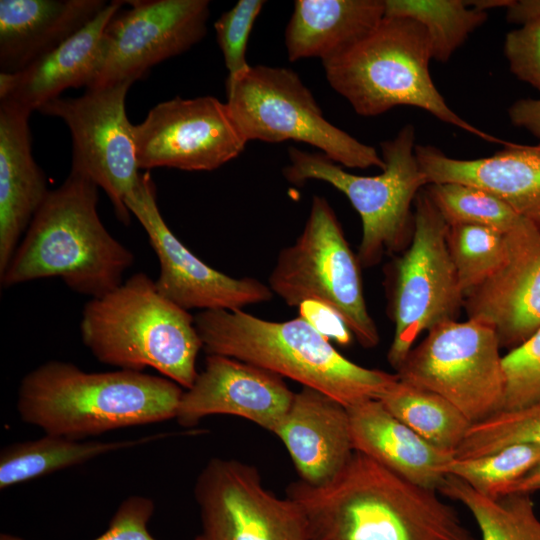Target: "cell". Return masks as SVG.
<instances>
[{
    "mask_svg": "<svg viewBox=\"0 0 540 540\" xmlns=\"http://www.w3.org/2000/svg\"><path fill=\"white\" fill-rule=\"evenodd\" d=\"M504 267L464 299L467 317L492 327L501 348H516L540 328V231L526 222L506 235Z\"/></svg>",
    "mask_w": 540,
    "mask_h": 540,
    "instance_id": "obj_18",
    "label": "cell"
},
{
    "mask_svg": "<svg viewBox=\"0 0 540 540\" xmlns=\"http://www.w3.org/2000/svg\"><path fill=\"white\" fill-rule=\"evenodd\" d=\"M98 188L71 170L50 190L0 276L2 286L56 277L91 299L124 282L135 258L103 225L97 212Z\"/></svg>",
    "mask_w": 540,
    "mask_h": 540,
    "instance_id": "obj_3",
    "label": "cell"
},
{
    "mask_svg": "<svg viewBox=\"0 0 540 540\" xmlns=\"http://www.w3.org/2000/svg\"><path fill=\"white\" fill-rule=\"evenodd\" d=\"M414 205L410 243L391 270L394 336L387 359L395 370L423 332L457 320L464 304L448 249V224L426 188L418 193Z\"/></svg>",
    "mask_w": 540,
    "mask_h": 540,
    "instance_id": "obj_10",
    "label": "cell"
},
{
    "mask_svg": "<svg viewBox=\"0 0 540 540\" xmlns=\"http://www.w3.org/2000/svg\"><path fill=\"white\" fill-rule=\"evenodd\" d=\"M505 393L501 410L540 402V328L502 357Z\"/></svg>",
    "mask_w": 540,
    "mask_h": 540,
    "instance_id": "obj_34",
    "label": "cell"
},
{
    "mask_svg": "<svg viewBox=\"0 0 540 540\" xmlns=\"http://www.w3.org/2000/svg\"><path fill=\"white\" fill-rule=\"evenodd\" d=\"M285 445L301 481L319 486L337 476L354 451L347 407L302 386L274 431Z\"/></svg>",
    "mask_w": 540,
    "mask_h": 540,
    "instance_id": "obj_20",
    "label": "cell"
},
{
    "mask_svg": "<svg viewBox=\"0 0 540 540\" xmlns=\"http://www.w3.org/2000/svg\"><path fill=\"white\" fill-rule=\"evenodd\" d=\"M512 2L513 0H468L470 6L485 12L493 8H507L512 4Z\"/></svg>",
    "mask_w": 540,
    "mask_h": 540,
    "instance_id": "obj_42",
    "label": "cell"
},
{
    "mask_svg": "<svg viewBox=\"0 0 540 540\" xmlns=\"http://www.w3.org/2000/svg\"><path fill=\"white\" fill-rule=\"evenodd\" d=\"M385 16L419 22L427 31L432 58L447 62L488 18L466 0H384Z\"/></svg>",
    "mask_w": 540,
    "mask_h": 540,
    "instance_id": "obj_29",
    "label": "cell"
},
{
    "mask_svg": "<svg viewBox=\"0 0 540 540\" xmlns=\"http://www.w3.org/2000/svg\"><path fill=\"white\" fill-rule=\"evenodd\" d=\"M194 496L201 519L194 540H310L301 506L265 488L250 464L210 459L196 479Z\"/></svg>",
    "mask_w": 540,
    "mask_h": 540,
    "instance_id": "obj_13",
    "label": "cell"
},
{
    "mask_svg": "<svg viewBox=\"0 0 540 540\" xmlns=\"http://www.w3.org/2000/svg\"><path fill=\"white\" fill-rule=\"evenodd\" d=\"M539 462V445L514 444L487 455L454 458L448 466V475L463 480L487 497L496 498L504 495Z\"/></svg>",
    "mask_w": 540,
    "mask_h": 540,
    "instance_id": "obj_32",
    "label": "cell"
},
{
    "mask_svg": "<svg viewBox=\"0 0 540 540\" xmlns=\"http://www.w3.org/2000/svg\"><path fill=\"white\" fill-rule=\"evenodd\" d=\"M125 1H112L62 44L14 73H0V102L38 110L69 88H89L98 73L106 25Z\"/></svg>",
    "mask_w": 540,
    "mask_h": 540,
    "instance_id": "obj_21",
    "label": "cell"
},
{
    "mask_svg": "<svg viewBox=\"0 0 540 540\" xmlns=\"http://www.w3.org/2000/svg\"><path fill=\"white\" fill-rule=\"evenodd\" d=\"M125 205L144 228L160 264L155 281L161 295L184 310H242L268 302L270 287L252 277L234 278L207 265L173 234L157 205L156 187L143 173Z\"/></svg>",
    "mask_w": 540,
    "mask_h": 540,
    "instance_id": "obj_16",
    "label": "cell"
},
{
    "mask_svg": "<svg viewBox=\"0 0 540 540\" xmlns=\"http://www.w3.org/2000/svg\"><path fill=\"white\" fill-rule=\"evenodd\" d=\"M506 19L518 25L540 19V0H513L506 8Z\"/></svg>",
    "mask_w": 540,
    "mask_h": 540,
    "instance_id": "obj_40",
    "label": "cell"
},
{
    "mask_svg": "<svg viewBox=\"0 0 540 540\" xmlns=\"http://www.w3.org/2000/svg\"><path fill=\"white\" fill-rule=\"evenodd\" d=\"M438 491L414 484L354 452L329 482L292 483L310 540H476Z\"/></svg>",
    "mask_w": 540,
    "mask_h": 540,
    "instance_id": "obj_1",
    "label": "cell"
},
{
    "mask_svg": "<svg viewBox=\"0 0 540 540\" xmlns=\"http://www.w3.org/2000/svg\"><path fill=\"white\" fill-rule=\"evenodd\" d=\"M415 155L429 184L462 183L494 194L540 231V143L510 142L477 159H456L431 145H416Z\"/></svg>",
    "mask_w": 540,
    "mask_h": 540,
    "instance_id": "obj_19",
    "label": "cell"
},
{
    "mask_svg": "<svg viewBox=\"0 0 540 540\" xmlns=\"http://www.w3.org/2000/svg\"><path fill=\"white\" fill-rule=\"evenodd\" d=\"M194 321L207 355L265 368L319 390L347 408L378 400L398 380L396 373L366 368L347 359L301 317L274 322L243 310H206Z\"/></svg>",
    "mask_w": 540,
    "mask_h": 540,
    "instance_id": "obj_4",
    "label": "cell"
},
{
    "mask_svg": "<svg viewBox=\"0 0 540 540\" xmlns=\"http://www.w3.org/2000/svg\"><path fill=\"white\" fill-rule=\"evenodd\" d=\"M183 391L164 376L124 369L86 372L50 360L22 378L16 407L24 423L45 434L80 440L173 419Z\"/></svg>",
    "mask_w": 540,
    "mask_h": 540,
    "instance_id": "obj_2",
    "label": "cell"
},
{
    "mask_svg": "<svg viewBox=\"0 0 540 540\" xmlns=\"http://www.w3.org/2000/svg\"><path fill=\"white\" fill-rule=\"evenodd\" d=\"M106 5L103 0H1V73L20 71L47 54Z\"/></svg>",
    "mask_w": 540,
    "mask_h": 540,
    "instance_id": "obj_24",
    "label": "cell"
},
{
    "mask_svg": "<svg viewBox=\"0 0 540 540\" xmlns=\"http://www.w3.org/2000/svg\"><path fill=\"white\" fill-rule=\"evenodd\" d=\"M384 16V0H296L284 35L288 58L334 59Z\"/></svg>",
    "mask_w": 540,
    "mask_h": 540,
    "instance_id": "obj_25",
    "label": "cell"
},
{
    "mask_svg": "<svg viewBox=\"0 0 540 540\" xmlns=\"http://www.w3.org/2000/svg\"><path fill=\"white\" fill-rule=\"evenodd\" d=\"M30 114L0 102V276L50 192L32 155Z\"/></svg>",
    "mask_w": 540,
    "mask_h": 540,
    "instance_id": "obj_22",
    "label": "cell"
},
{
    "mask_svg": "<svg viewBox=\"0 0 540 540\" xmlns=\"http://www.w3.org/2000/svg\"><path fill=\"white\" fill-rule=\"evenodd\" d=\"M447 244L464 299L497 274L509 259L507 236L484 226L448 225Z\"/></svg>",
    "mask_w": 540,
    "mask_h": 540,
    "instance_id": "obj_30",
    "label": "cell"
},
{
    "mask_svg": "<svg viewBox=\"0 0 540 540\" xmlns=\"http://www.w3.org/2000/svg\"><path fill=\"white\" fill-rule=\"evenodd\" d=\"M498 337L476 320H449L429 331L395 370L400 381L433 392L473 424L502 408L505 374Z\"/></svg>",
    "mask_w": 540,
    "mask_h": 540,
    "instance_id": "obj_11",
    "label": "cell"
},
{
    "mask_svg": "<svg viewBox=\"0 0 540 540\" xmlns=\"http://www.w3.org/2000/svg\"><path fill=\"white\" fill-rule=\"evenodd\" d=\"M294 394L284 378L270 370L210 354L193 385L183 391L175 419L193 427L210 415H233L274 433Z\"/></svg>",
    "mask_w": 540,
    "mask_h": 540,
    "instance_id": "obj_17",
    "label": "cell"
},
{
    "mask_svg": "<svg viewBox=\"0 0 540 540\" xmlns=\"http://www.w3.org/2000/svg\"><path fill=\"white\" fill-rule=\"evenodd\" d=\"M426 191L448 225H479L508 235L527 222L500 198L472 185L429 184Z\"/></svg>",
    "mask_w": 540,
    "mask_h": 540,
    "instance_id": "obj_31",
    "label": "cell"
},
{
    "mask_svg": "<svg viewBox=\"0 0 540 540\" xmlns=\"http://www.w3.org/2000/svg\"><path fill=\"white\" fill-rule=\"evenodd\" d=\"M268 286L288 306L308 301L328 306L364 348L379 343L363 294L360 262L326 198L313 196L303 231L279 252Z\"/></svg>",
    "mask_w": 540,
    "mask_h": 540,
    "instance_id": "obj_9",
    "label": "cell"
},
{
    "mask_svg": "<svg viewBox=\"0 0 540 540\" xmlns=\"http://www.w3.org/2000/svg\"><path fill=\"white\" fill-rule=\"evenodd\" d=\"M133 82L87 88L78 97H58L39 111L62 119L73 144L72 171L80 173L109 197L117 218L130 222L126 198L140 181L133 124L125 108Z\"/></svg>",
    "mask_w": 540,
    "mask_h": 540,
    "instance_id": "obj_12",
    "label": "cell"
},
{
    "mask_svg": "<svg viewBox=\"0 0 540 540\" xmlns=\"http://www.w3.org/2000/svg\"><path fill=\"white\" fill-rule=\"evenodd\" d=\"M264 4L263 0H239L215 22L217 42L228 71L227 78L237 77L250 68L246 59L248 40Z\"/></svg>",
    "mask_w": 540,
    "mask_h": 540,
    "instance_id": "obj_35",
    "label": "cell"
},
{
    "mask_svg": "<svg viewBox=\"0 0 540 540\" xmlns=\"http://www.w3.org/2000/svg\"><path fill=\"white\" fill-rule=\"evenodd\" d=\"M80 334L98 361L119 369L152 368L185 390L198 375L203 345L194 317L161 295L144 273L91 298L82 311Z\"/></svg>",
    "mask_w": 540,
    "mask_h": 540,
    "instance_id": "obj_5",
    "label": "cell"
},
{
    "mask_svg": "<svg viewBox=\"0 0 540 540\" xmlns=\"http://www.w3.org/2000/svg\"><path fill=\"white\" fill-rule=\"evenodd\" d=\"M378 400L424 440L453 455L472 424L443 397L399 378Z\"/></svg>",
    "mask_w": 540,
    "mask_h": 540,
    "instance_id": "obj_28",
    "label": "cell"
},
{
    "mask_svg": "<svg viewBox=\"0 0 540 540\" xmlns=\"http://www.w3.org/2000/svg\"><path fill=\"white\" fill-rule=\"evenodd\" d=\"M503 49L510 71L540 91V19L508 32Z\"/></svg>",
    "mask_w": 540,
    "mask_h": 540,
    "instance_id": "obj_37",
    "label": "cell"
},
{
    "mask_svg": "<svg viewBox=\"0 0 540 540\" xmlns=\"http://www.w3.org/2000/svg\"><path fill=\"white\" fill-rule=\"evenodd\" d=\"M155 504L142 495H131L123 500L113 514L104 533L93 540H157L149 530ZM0 540H26L2 533Z\"/></svg>",
    "mask_w": 540,
    "mask_h": 540,
    "instance_id": "obj_36",
    "label": "cell"
},
{
    "mask_svg": "<svg viewBox=\"0 0 540 540\" xmlns=\"http://www.w3.org/2000/svg\"><path fill=\"white\" fill-rule=\"evenodd\" d=\"M300 317L310 323L326 338H332L341 345L351 340V332L341 317L328 306L319 302H304L299 306Z\"/></svg>",
    "mask_w": 540,
    "mask_h": 540,
    "instance_id": "obj_38",
    "label": "cell"
},
{
    "mask_svg": "<svg viewBox=\"0 0 540 540\" xmlns=\"http://www.w3.org/2000/svg\"><path fill=\"white\" fill-rule=\"evenodd\" d=\"M105 27L97 76L89 88L135 82L180 55L207 32L208 0H132ZM87 89V88H86Z\"/></svg>",
    "mask_w": 540,
    "mask_h": 540,
    "instance_id": "obj_14",
    "label": "cell"
},
{
    "mask_svg": "<svg viewBox=\"0 0 540 540\" xmlns=\"http://www.w3.org/2000/svg\"><path fill=\"white\" fill-rule=\"evenodd\" d=\"M438 492L466 507L481 540H540V518L531 494L490 498L452 475L446 476Z\"/></svg>",
    "mask_w": 540,
    "mask_h": 540,
    "instance_id": "obj_27",
    "label": "cell"
},
{
    "mask_svg": "<svg viewBox=\"0 0 540 540\" xmlns=\"http://www.w3.org/2000/svg\"><path fill=\"white\" fill-rule=\"evenodd\" d=\"M348 409L354 451L421 487L439 491L454 459L391 414L380 400Z\"/></svg>",
    "mask_w": 540,
    "mask_h": 540,
    "instance_id": "obj_23",
    "label": "cell"
},
{
    "mask_svg": "<svg viewBox=\"0 0 540 540\" xmlns=\"http://www.w3.org/2000/svg\"><path fill=\"white\" fill-rule=\"evenodd\" d=\"M538 490H540V462L525 476L510 486L504 495L511 493L531 494Z\"/></svg>",
    "mask_w": 540,
    "mask_h": 540,
    "instance_id": "obj_41",
    "label": "cell"
},
{
    "mask_svg": "<svg viewBox=\"0 0 540 540\" xmlns=\"http://www.w3.org/2000/svg\"><path fill=\"white\" fill-rule=\"evenodd\" d=\"M415 136V127L406 124L394 138L382 141L385 169L375 176L349 173L321 152L288 150L289 164L282 171L288 182L299 186L309 180L329 183L359 214L362 238L357 257L361 267L376 265L411 239V207L428 185L415 155Z\"/></svg>",
    "mask_w": 540,
    "mask_h": 540,
    "instance_id": "obj_7",
    "label": "cell"
},
{
    "mask_svg": "<svg viewBox=\"0 0 540 540\" xmlns=\"http://www.w3.org/2000/svg\"><path fill=\"white\" fill-rule=\"evenodd\" d=\"M151 435L124 441H80L45 434L43 437L15 442L0 452V489L83 464L100 455L130 448L162 438Z\"/></svg>",
    "mask_w": 540,
    "mask_h": 540,
    "instance_id": "obj_26",
    "label": "cell"
},
{
    "mask_svg": "<svg viewBox=\"0 0 540 540\" xmlns=\"http://www.w3.org/2000/svg\"><path fill=\"white\" fill-rule=\"evenodd\" d=\"M431 60L430 39L419 22L384 16L365 37L322 64L329 85L360 116L413 106L484 141L508 145L509 141L478 129L449 107L432 80Z\"/></svg>",
    "mask_w": 540,
    "mask_h": 540,
    "instance_id": "obj_6",
    "label": "cell"
},
{
    "mask_svg": "<svg viewBox=\"0 0 540 540\" xmlns=\"http://www.w3.org/2000/svg\"><path fill=\"white\" fill-rule=\"evenodd\" d=\"M510 122L540 139V98H522L508 108Z\"/></svg>",
    "mask_w": 540,
    "mask_h": 540,
    "instance_id": "obj_39",
    "label": "cell"
},
{
    "mask_svg": "<svg viewBox=\"0 0 540 540\" xmlns=\"http://www.w3.org/2000/svg\"><path fill=\"white\" fill-rule=\"evenodd\" d=\"M133 135L139 169L212 171L237 158L247 144L226 102L213 96L161 102L133 125Z\"/></svg>",
    "mask_w": 540,
    "mask_h": 540,
    "instance_id": "obj_15",
    "label": "cell"
},
{
    "mask_svg": "<svg viewBox=\"0 0 540 540\" xmlns=\"http://www.w3.org/2000/svg\"><path fill=\"white\" fill-rule=\"evenodd\" d=\"M226 104L248 142H304L348 168L385 169L377 150L329 122L311 91L291 69L250 66L226 80Z\"/></svg>",
    "mask_w": 540,
    "mask_h": 540,
    "instance_id": "obj_8",
    "label": "cell"
},
{
    "mask_svg": "<svg viewBox=\"0 0 540 540\" xmlns=\"http://www.w3.org/2000/svg\"><path fill=\"white\" fill-rule=\"evenodd\" d=\"M514 444L540 446V402L519 409L500 410L471 424L454 458L487 455Z\"/></svg>",
    "mask_w": 540,
    "mask_h": 540,
    "instance_id": "obj_33",
    "label": "cell"
}]
</instances>
